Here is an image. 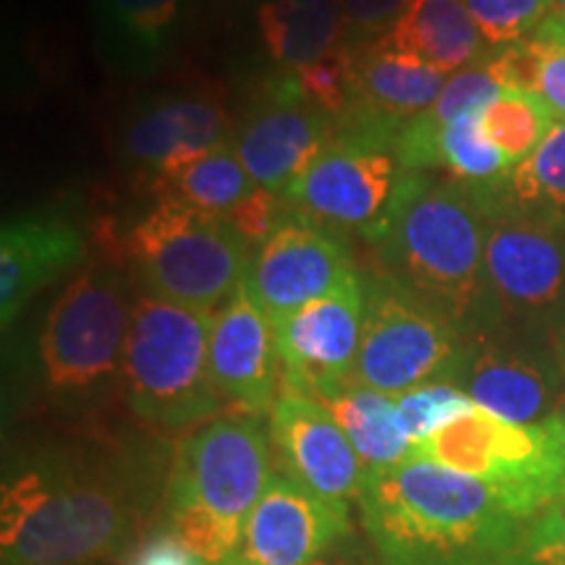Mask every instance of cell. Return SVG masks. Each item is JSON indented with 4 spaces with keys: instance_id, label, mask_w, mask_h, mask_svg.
<instances>
[{
    "instance_id": "cell-40",
    "label": "cell",
    "mask_w": 565,
    "mask_h": 565,
    "mask_svg": "<svg viewBox=\"0 0 565 565\" xmlns=\"http://www.w3.org/2000/svg\"><path fill=\"white\" fill-rule=\"evenodd\" d=\"M547 341H550V349H553V356H555V362H557V370H561L563 380H565V322L561 324V328L555 330L553 335L547 338Z\"/></svg>"
},
{
    "instance_id": "cell-16",
    "label": "cell",
    "mask_w": 565,
    "mask_h": 565,
    "mask_svg": "<svg viewBox=\"0 0 565 565\" xmlns=\"http://www.w3.org/2000/svg\"><path fill=\"white\" fill-rule=\"evenodd\" d=\"M349 532V505L330 503L282 471H273L246 515L242 540L221 565H307Z\"/></svg>"
},
{
    "instance_id": "cell-34",
    "label": "cell",
    "mask_w": 565,
    "mask_h": 565,
    "mask_svg": "<svg viewBox=\"0 0 565 565\" xmlns=\"http://www.w3.org/2000/svg\"><path fill=\"white\" fill-rule=\"evenodd\" d=\"M536 61L534 95H540L557 121H565V17L553 13L529 34Z\"/></svg>"
},
{
    "instance_id": "cell-35",
    "label": "cell",
    "mask_w": 565,
    "mask_h": 565,
    "mask_svg": "<svg viewBox=\"0 0 565 565\" xmlns=\"http://www.w3.org/2000/svg\"><path fill=\"white\" fill-rule=\"evenodd\" d=\"M505 565H565V498L529 521Z\"/></svg>"
},
{
    "instance_id": "cell-24",
    "label": "cell",
    "mask_w": 565,
    "mask_h": 565,
    "mask_svg": "<svg viewBox=\"0 0 565 565\" xmlns=\"http://www.w3.org/2000/svg\"><path fill=\"white\" fill-rule=\"evenodd\" d=\"M257 26L267 55L282 71L312 66L345 45L343 0H263Z\"/></svg>"
},
{
    "instance_id": "cell-25",
    "label": "cell",
    "mask_w": 565,
    "mask_h": 565,
    "mask_svg": "<svg viewBox=\"0 0 565 565\" xmlns=\"http://www.w3.org/2000/svg\"><path fill=\"white\" fill-rule=\"evenodd\" d=\"M92 6L113 66L145 71L158 66L171 47L186 0H92Z\"/></svg>"
},
{
    "instance_id": "cell-22",
    "label": "cell",
    "mask_w": 565,
    "mask_h": 565,
    "mask_svg": "<svg viewBox=\"0 0 565 565\" xmlns=\"http://www.w3.org/2000/svg\"><path fill=\"white\" fill-rule=\"evenodd\" d=\"M353 82L359 108L408 124L433 108L448 76L380 38L353 47Z\"/></svg>"
},
{
    "instance_id": "cell-1",
    "label": "cell",
    "mask_w": 565,
    "mask_h": 565,
    "mask_svg": "<svg viewBox=\"0 0 565 565\" xmlns=\"http://www.w3.org/2000/svg\"><path fill=\"white\" fill-rule=\"evenodd\" d=\"M154 466L126 450H38L6 471L3 565H89L118 553L158 498Z\"/></svg>"
},
{
    "instance_id": "cell-33",
    "label": "cell",
    "mask_w": 565,
    "mask_h": 565,
    "mask_svg": "<svg viewBox=\"0 0 565 565\" xmlns=\"http://www.w3.org/2000/svg\"><path fill=\"white\" fill-rule=\"evenodd\" d=\"M296 87L309 103L341 121L356 108V82H353V47L328 55V58L291 71Z\"/></svg>"
},
{
    "instance_id": "cell-15",
    "label": "cell",
    "mask_w": 565,
    "mask_h": 565,
    "mask_svg": "<svg viewBox=\"0 0 565 565\" xmlns=\"http://www.w3.org/2000/svg\"><path fill=\"white\" fill-rule=\"evenodd\" d=\"M356 273L333 231L307 217H286L254 252L244 286L270 322L333 294Z\"/></svg>"
},
{
    "instance_id": "cell-13",
    "label": "cell",
    "mask_w": 565,
    "mask_h": 565,
    "mask_svg": "<svg viewBox=\"0 0 565 565\" xmlns=\"http://www.w3.org/2000/svg\"><path fill=\"white\" fill-rule=\"evenodd\" d=\"M338 129L335 118L309 103L291 71L270 82L233 134V150L259 189L286 194Z\"/></svg>"
},
{
    "instance_id": "cell-37",
    "label": "cell",
    "mask_w": 565,
    "mask_h": 565,
    "mask_svg": "<svg viewBox=\"0 0 565 565\" xmlns=\"http://www.w3.org/2000/svg\"><path fill=\"white\" fill-rule=\"evenodd\" d=\"M288 204L282 200L280 194H273L267 192V189H254V192L246 196V200L238 204V207H233L228 215V221L233 228L244 236V242L252 246L254 252L259 249L267 242V236L278 228V225L286 221V215H282V210H286Z\"/></svg>"
},
{
    "instance_id": "cell-39",
    "label": "cell",
    "mask_w": 565,
    "mask_h": 565,
    "mask_svg": "<svg viewBox=\"0 0 565 565\" xmlns=\"http://www.w3.org/2000/svg\"><path fill=\"white\" fill-rule=\"evenodd\" d=\"M307 565H383V561L374 553L372 542H362L356 532H349Z\"/></svg>"
},
{
    "instance_id": "cell-42",
    "label": "cell",
    "mask_w": 565,
    "mask_h": 565,
    "mask_svg": "<svg viewBox=\"0 0 565 565\" xmlns=\"http://www.w3.org/2000/svg\"><path fill=\"white\" fill-rule=\"evenodd\" d=\"M555 13H561V17H565V0H555Z\"/></svg>"
},
{
    "instance_id": "cell-6",
    "label": "cell",
    "mask_w": 565,
    "mask_h": 565,
    "mask_svg": "<svg viewBox=\"0 0 565 565\" xmlns=\"http://www.w3.org/2000/svg\"><path fill=\"white\" fill-rule=\"evenodd\" d=\"M129 249L145 294L212 315L246 280L254 257L228 217L168 200L134 225Z\"/></svg>"
},
{
    "instance_id": "cell-27",
    "label": "cell",
    "mask_w": 565,
    "mask_h": 565,
    "mask_svg": "<svg viewBox=\"0 0 565 565\" xmlns=\"http://www.w3.org/2000/svg\"><path fill=\"white\" fill-rule=\"evenodd\" d=\"M503 212L565 228V121H557L542 145L508 171L492 217Z\"/></svg>"
},
{
    "instance_id": "cell-38",
    "label": "cell",
    "mask_w": 565,
    "mask_h": 565,
    "mask_svg": "<svg viewBox=\"0 0 565 565\" xmlns=\"http://www.w3.org/2000/svg\"><path fill=\"white\" fill-rule=\"evenodd\" d=\"M134 565H204L194 553H189L171 532L162 529L150 536L134 555Z\"/></svg>"
},
{
    "instance_id": "cell-20",
    "label": "cell",
    "mask_w": 565,
    "mask_h": 565,
    "mask_svg": "<svg viewBox=\"0 0 565 565\" xmlns=\"http://www.w3.org/2000/svg\"><path fill=\"white\" fill-rule=\"evenodd\" d=\"M231 141V118L207 97H160L147 105L124 134L126 158L152 173L171 171Z\"/></svg>"
},
{
    "instance_id": "cell-19",
    "label": "cell",
    "mask_w": 565,
    "mask_h": 565,
    "mask_svg": "<svg viewBox=\"0 0 565 565\" xmlns=\"http://www.w3.org/2000/svg\"><path fill=\"white\" fill-rule=\"evenodd\" d=\"M84 257V233L61 212H32L0 233V320L9 330L34 294L74 270Z\"/></svg>"
},
{
    "instance_id": "cell-3",
    "label": "cell",
    "mask_w": 565,
    "mask_h": 565,
    "mask_svg": "<svg viewBox=\"0 0 565 565\" xmlns=\"http://www.w3.org/2000/svg\"><path fill=\"white\" fill-rule=\"evenodd\" d=\"M490 212L461 183L401 173L383 221L366 233L385 275L412 288L469 338L492 333L484 278Z\"/></svg>"
},
{
    "instance_id": "cell-36",
    "label": "cell",
    "mask_w": 565,
    "mask_h": 565,
    "mask_svg": "<svg viewBox=\"0 0 565 565\" xmlns=\"http://www.w3.org/2000/svg\"><path fill=\"white\" fill-rule=\"evenodd\" d=\"M414 0H343L345 42L362 47L385 38Z\"/></svg>"
},
{
    "instance_id": "cell-26",
    "label": "cell",
    "mask_w": 565,
    "mask_h": 565,
    "mask_svg": "<svg viewBox=\"0 0 565 565\" xmlns=\"http://www.w3.org/2000/svg\"><path fill=\"white\" fill-rule=\"evenodd\" d=\"M152 186L160 200L181 202L186 207L225 217L257 189V183L238 160L233 141H228L171 171L152 173Z\"/></svg>"
},
{
    "instance_id": "cell-11",
    "label": "cell",
    "mask_w": 565,
    "mask_h": 565,
    "mask_svg": "<svg viewBox=\"0 0 565 565\" xmlns=\"http://www.w3.org/2000/svg\"><path fill=\"white\" fill-rule=\"evenodd\" d=\"M273 471L270 437L259 416H217L179 443L166 498L192 500L244 526Z\"/></svg>"
},
{
    "instance_id": "cell-14",
    "label": "cell",
    "mask_w": 565,
    "mask_h": 565,
    "mask_svg": "<svg viewBox=\"0 0 565 565\" xmlns=\"http://www.w3.org/2000/svg\"><path fill=\"white\" fill-rule=\"evenodd\" d=\"M270 324L280 387L307 395L317 385L353 377L364 324V280L351 273L333 294Z\"/></svg>"
},
{
    "instance_id": "cell-28",
    "label": "cell",
    "mask_w": 565,
    "mask_h": 565,
    "mask_svg": "<svg viewBox=\"0 0 565 565\" xmlns=\"http://www.w3.org/2000/svg\"><path fill=\"white\" fill-rule=\"evenodd\" d=\"M433 168H445L450 179L461 183L477 196L479 204L494 212L500 186H503L508 171V160L500 154L498 147L487 139L482 129V116H466L458 121L443 126L437 131L433 145Z\"/></svg>"
},
{
    "instance_id": "cell-32",
    "label": "cell",
    "mask_w": 565,
    "mask_h": 565,
    "mask_svg": "<svg viewBox=\"0 0 565 565\" xmlns=\"http://www.w3.org/2000/svg\"><path fill=\"white\" fill-rule=\"evenodd\" d=\"M490 51L529 38L555 13V0H461Z\"/></svg>"
},
{
    "instance_id": "cell-10",
    "label": "cell",
    "mask_w": 565,
    "mask_h": 565,
    "mask_svg": "<svg viewBox=\"0 0 565 565\" xmlns=\"http://www.w3.org/2000/svg\"><path fill=\"white\" fill-rule=\"evenodd\" d=\"M484 278L492 333L547 341L565 322V228L513 212L490 217Z\"/></svg>"
},
{
    "instance_id": "cell-4",
    "label": "cell",
    "mask_w": 565,
    "mask_h": 565,
    "mask_svg": "<svg viewBox=\"0 0 565 565\" xmlns=\"http://www.w3.org/2000/svg\"><path fill=\"white\" fill-rule=\"evenodd\" d=\"M212 312L141 294L124 356V401L158 435H192L223 414L210 374Z\"/></svg>"
},
{
    "instance_id": "cell-12",
    "label": "cell",
    "mask_w": 565,
    "mask_h": 565,
    "mask_svg": "<svg viewBox=\"0 0 565 565\" xmlns=\"http://www.w3.org/2000/svg\"><path fill=\"white\" fill-rule=\"evenodd\" d=\"M456 385L479 408L515 424L545 422L565 401L550 341L513 333L471 338Z\"/></svg>"
},
{
    "instance_id": "cell-41",
    "label": "cell",
    "mask_w": 565,
    "mask_h": 565,
    "mask_svg": "<svg viewBox=\"0 0 565 565\" xmlns=\"http://www.w3.org/2000/svg\"><path fill=\"white\" fill-rule=\"evenodd\" d=\"M550 419H553V422H555V427H557V429H561V435L565 437V401H563V406H561V408H557V412H555L553 416H550Z\"/></svg>"
},
{
    "instance_id": "cell-18",
    "label": "cell",
    "mask_w": 565,
    "mask_h": 565,
    "mask_svg": "<svg viewBox=\"0 0 565 565\" xmlns=\"http://www.w3.org/2000/svg\"><path fill=\"white\" fill-rule=\"evenodd\" d=\"M210 374L225 406L238 414H270L278 401L280 362L273 324L244 282L212 317Z\"/></svg>"
},
{
    "instance_id": "cell-2",
    "label": "cell",
    "mask_w": 565,
    "mask_h": 565,
    "mask_svg": "<svg viewBox=\"0 0 565 565\" xmlns=\"http://www.w3.org/2000/svg\"><path fill=\"white\" fill-rule=\"evenodd\" d=\"M359 511L383 565H505L532 521L482 479L414 456L366 475Z\"/></svg>"
},
{
    "instance_id": "cell-17",
    "label": "cell",
    "mask_w": 565,
    "mask_h": 565,
    "mask_svg": "<svg viewBox=\"0 0 565 565\" xmlns=\"http://www.w3.org/2000/svg\"><path fill=\"white\" fill-rule=\"evenodd\" d=\"M275 471L338 505L359 503L364 466L341 427L309 395L280 387L267 414Z\"/></svg>"
},
{
    "instance_id": "cell-7",
    "label": "cell",
    "mask_w": 565,
    "mask_h": 565,
    "mask_svg": "<svg viewBox=\"0 0 565 565\" xmlns=\"http://www.w3.org/2000/svg\"><path fill=\"white\" fill-rule=\"evenodd\" d=\"M404 121L353 108L333 137L282 194L296 215L324 228L362 231L383 221L401 179L398 137Z\"/></svg>"
},
{
    "instance_id": "cell-8",
    "label": "cell",
    "mask_w": 565,
    "mask_h": 565,
    "mask_svg": "<svg viewBox=\"0 0 565 565\" xmlns=\"http://www.w3.org/2000/svg\"><path fill=\"white\" fill-rule=\"evenodd\" d=\"M471 338L454 317L391 275L364 282V324L353 380L385 395L456 383Z\"/></svg>"
},
{
    "instance_id": "cell-9",
    "label": "cell",
    "mask_w": 565,
    "mask_h": 565,
    "mask_svg": "<svg viewBox=\"0 0 565 565\" xmlns=\"http://www.w3.org/2000/svg\"><path fill=\"white\" fill-rule=\"evenodd\" d=\"M412 456L482 479L526 519L565 498V437L553 419L515 424L477 406L414 445Z\"/></svg>"
},
{
    "instance_id": "cell-5",
    "label": "cell",
    "mask_w": 565,
    "mask_h": 565,
    "mask_svg": "<svg viewBox=\"0 0 565 565\" xmlns=\"http://www.w3.org/2000/svg\"><path fill=\"white\" fill-rule=\"evenodd\" d=\"M131 288L121 267L89 265L63 288L42 324L38 356L47 398L66 412H92L124 395Z\"/></svg>"
},
{
    "instance_id": "cell-30",
    "label": "cell",
    "mask_w": 565,
    "mask_h": 565,
    "mask_svg": "<svg viewBox=\"0 0 565 565\" xmlns=\"http://www.w3.org/2000/svg\"><path fill=\"white\" fill-rule=\"evenodd\" d=\"M162 519H166V532H171L204 565H221L228 561L244 529L210 508L192 503V500L166 498L162 500Z\"/></svg>"
},
{
    "instance_id": "cell-31",
    "label": "cell",
    "mask_w": 565,
    "mask_h": 565,
    "mask_svg": "<svg viewBox=\"0 0 565 565\" xmlns=\"http://www.w3.org/2000/svg\"><path fill=\"white\" fill-rule=\"evenodd\" d=\"M401 424H404L408 440L419 445L448 427L450 422L461 419L463 414L475 412L477 404L456 383H429L414 391L395 395Z\"/></svg>"
},
{
    "instance_id": "cell-21",
    "label": "cell",
    "mask_w": 565,
    "mask_h": 565,
    "mask_svg": "<svg viewBox=\"0 0 565 565\" xmlns=\"http://www.w3.org/2000/svg\"><path fill=\"white\" fill-rule=\"evenodd\" d=\"M307 395L333 416L356 450L366 475L391 469L412 456L414 445L401 424L393 395L356 383L353 377L317 385Z\"/></svg>"
},
{
    "instance_id": "cell-23",
    "label": "cell",
    "mask_w": 565,
    "mask_h": 565,
    "mask_svg": "<svg viewBox=\"0 0 565 565\" xmlns=\"http://www.w3.org/2000/svg\"><path fill=\"white\" fill-rule=\"evenodd\" d=\"M385 40L395 51L443 71L445 76L490 53V45L461 0H414Z\"/></svg>"
},
{
    "instance_id": "cell-29",
    "label": "cell",
    "mask_w": 565,
    "mask_h": 565,
    "mask_svg": "<svg viewBox=\"0 0 565 565\" xmlns=\"http://www.w3.org/2000/svg\"><path fill=\"white\" fill-rule=\"evenodd\" d=\"M555 124L557 118L547 103L540 95L521 89H503L498 100L482 113L487 139L498 147L511 168L526 160Z\"/></svg>"
}]
</instances>
